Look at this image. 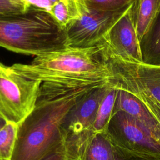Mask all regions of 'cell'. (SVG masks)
<instances>
[{
	"instance_id": "cell-11",
	"label": "cell",
	"mask_w": 160,
	"mask_h": 160,
	"mask_svg": "<svg viewBox=\"0 0 160 160\" xmlns=\"http://www.w3.org/2000/svg\"><path fill=\"white\" fill-rule=\"evenodd\" d=\"M139 44L142 62L160 66V8Z\"/></svg>"
},
{
	"instance_id": "cell-9",
	"label": "cell",
	"mask_w": 160,
	"mask_h": 160,
	"mask_svg": "<svg viewBox=\"0 0 160 160\" xmlns=\"http://www.w3.org/2000/svg\"><path fill=\"white\" fill-rule=\"evenodd\" d=\"M107 64L111 73V81L116 88V96L112 112L124 111L138 119L160 138V126L155 117L141 99L130 89L121 75L109 64Z\"/></svg>"
},
{
	"instance_id": "cell-14",
	"label": "cell",
	"mask_w": 160,
	"mask_h": 160,
	"mask_svg": "<svg viewBox=\"0 0 160 160\" xmlns=\"http://www.w3.org/2000/svg\"><path fill=\"white\" fill-rule=\"evenodd\" d=\"M82 160H114L113 144L105 132L94 134L86 146Z\"/></svg>"
},
{
	"instance_id": "cell-5",
	"label": "cell",
	"mask_w": 160,
	"mask_h": 160,
	"mask_svg": "<svg viewBox=\"0 0 160 160\" xmlns=\"http://www.w3.org/2000/svg\"><path fill=\"white\" fill-rule=\"evenodd\" d=\"M41 84L0 62V116L18 125L32 111Z\"/></svg>"
},
{
	"instance_id": "cell-6",
	"label": "cell",
	"mask_w": 160,
	"mask_h": 160,
	"mask_svg": "<svg viewBox=\"0 0 160 160\" xmlns=\"http://www.w3.org/2000/svg\"><path fill=\"white\" fill-rule=\"evenodd\" d=\"M104 132L114 146L160 156V138L124 111L112 112Z\"/></svg>"
},
{
	"instance_id": "cell-13",
	"label": "cell",
	"mask_w": 160,
	"mask_h": 160,
	"mask_svg": "<svg viewBox=\"0 0 160 160\" xmlns=\"http://www.w3.org/2000/svg\"><path fill=\"white\" fill-rule=\"evenodd\" d=\"M160 8V0H136L134 22L139 40L148 30Z\"/></svg>"
},
{
	"instance_id": "cell-1",
	"label": "cell",
	"mask_w": 160,
	"mask_h": 160,
	"mask_svg": "<svg viewBox=\"0 0 160 160\" xmlns=\"http://www.w3.org/2000/svg\"><path fill=\"white\" fill-rule=\"evenodd\" d=\"M109 81L41 82L32 111L18 125L11 160H67L63 126L69 112L89 90Z\"/></svg>"
},
{
	"instance_id": "cell-3",
	"label": "cell",
	"mask_w": 160,
	"mask_h": 160,
	"mask_svg": "<svg viewBox=\"0 0 160 160\" xmlns=\"http://www.w3.org/2000/svg\"><path fill=\"white\" fill-rule=\"evenodd\" d=\"M11 68L26 78L41 82L101 83L111 78L98 45L88 48L68 47L36 56L30 64L17 63Z\"/></svg>"
},
{
	"instance_id": "cell-8",
	"label": "cell",
	"mask_w": 160,
	"mask_h": 160,
	"mask_svg": "<svg viewBox=\"0 0 160 160\" xmlns=\"http://www.w3.org/2000/svg\"><path fill=\"white\" fill-rule=\"evenodd\" d=\"M134 4L113 25L99 44L123 59L140 63L142 61L134 22Z\"/></svg>"
},
{
	"instance_id": "cell-10",
	"label": "cell",
	"mask_w": 160,
	"mask_h": 160,
	"mask_svg": "<svg viewBox=\"0 0 160 160\" xmlns=\"http://www.w3.org/2000/svg\"><path fill=\"white\" fill-rule=\"evenodd\" d=\"M104 54L106 62L123 78L130 89L141 99L156 119L160 126V101L155 98L138 79L133 64L109 51Z\"/></svg>"
},
{
	"instance_id": "cell-21",
	"label": "cell",
	"mask_w": 160,
	"mask_h": 160,
	"mask_svg": "<svg viewBox=\"0 0 160 160\" xmlns=\"http://www.w3.org/2000/svg\"><path fill=\"white\" fill-rule=\"evenodd\" d=\"M0 160H1V159H0Z\"/></svg>"
},
{
	"instance_id": "cell-2",
	"label": "cell",
	"mask_w": 160,
	"mask_h": 160,
	"mask_svg": "<svg viewBox=\"0 0 160 160\" xmlns=\"http://www.w3.org/2000/svg\"><path fill=\"white\" fill-rule=\"evenodd\" d=\"M0 47L38 56L67 48L66 31L48 12L30 6L0 14Z\"/></svg>"
},
{
	"instance_id": "cell-17",
	"label": "cell",
	"mask_w": 160,
	"mask_h": 160,
	"mask_svg": "<svg viewBox=\"0 0 160 160\" xmlns=\"http://www.w3.org/2000/svg\"><path fill=\"white\" fill-rule=\"evenodd\" d=\"M18 124L6 122L0 128V159L11 160L14 150Z\"/></svg>"
},
{
	"instance_id": "cell-12",
	"label": "cell",
	"mask_w": 160,
	"mask_h": 160,
	"mask_svg": "<svg viewBox=\"0 0 160 160\" xmlns=\"http://www.w3.org/2000/svg\"><path fill=\"white\" fill-rule=\"evenodd\" d=\"M72 10L81 18L89 9L100 11H116L127 8L136 0H67Z\"/></svg>"
},
{
	"instance_id": "cell-18",
	"label": "cell",
	"mask_w": 160,
	"mask_h": 160,
	"mask_svg": "<svg viewBox=\"0 0 160 160\" xmlns=\"http://www.w3.org/2000/svg\"><path fill=\"white\" fill-rule=\"evenodd\" d=\"M114 160H160V156L130 151L113 145Z\"/></svg>"
},
{
	"instance_id": "cell-16",
	"label": "cell",
	"mask_w": 160,
	"mask_h": 160,
	"mask_svg": "<svg viewBox=\"0 0 160 160\" xmlns=\"http://www.w3.org/2000/svg\"><path fill=\"white\" fill-rule=\"evenodd\" d=\"M111 86L98 108L92 126L94 133L104 132L111 117L116 96V88L111 78Z\"/></svg>"
},
{
	"instance_id": "cell-15",
	"label": "cell",
	"mask_w": 160,
	"mask_h": 160,
	"mask_svg": "<svg viewBox=\"0 0 160 160\" xmlns=\"http://www.w3.org/2000/svg\"><path fill=\"white\" fill-rule=\"evenodd\" d=\"M132 63L139 81L160 101V66L149 65L143 62Z\"/></svg>"
},
{
	"instance_id": "cell-19",
	"label": "cell",
	"mask_w": 160,
	"mask_h": 160,
	"mask_svg": "<svg viewBox=\"0 0 160 160\" xmlns=\"http://www.w3.org/2000/svg\"><path fill=\"white\" fill-rule=\"evenodd\" d=\"M19 1L25 3L26 5H28L29 7L31 6L33 8L44 10V11L48 12L49 14H50V12H51L52 8L56 4H58L60 2H64L66 3L71 8V6H69L67 0H19ZM71 10H72V9H71ZM72 12H73V11H72Z\"/></svg>"
},
{
	"instance_id": "cell-20",
	"label": "cell",
	"mask_w": 160,
	"mask_h": 160,
	"mask_svg": "<svg viewBox=\"0 0 160 160\" xmlns=\"http://www.w3.org/2000/svg\"><path fill=\"white\" fill-rule=\"evenodd\" d=\"M29 7L19 0H0V14L23 11Z\"/></svg>"
},
{
	"instance_id": "cell-7",
	"label": "cell",
	"mask_w": 160,
	"mask_h": 160,
	"mask_svg": "<svg viewBox=\"0 0 160 160\" xmlns=\"http://www.w3.org/2000/svg\"><path fill=\"white\" fill-rule=\"evenodd\" d=\"M131 6L116 11L89 9L66 28L68 47L88 48L98 45Z\"/></svg>"
},
{
	"instance_id": "cell-4",
	"label": "cell",
	"mask_w": 160,
	"mask_h": 160,
	"mask_svg": "<svg viewBox=\"0 0 160 160\" xmlns=\"http://www.w3.org/2000/svg\"><path fill=\"white\" fill-rule=\"evenodd\" d=\"M111 80L89 90L69 112L63 126L67 160H82L86 146L95 134L92 126Z\"/></svg>"
}]
</instances>
